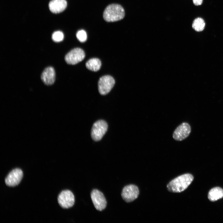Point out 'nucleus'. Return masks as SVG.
<instances>
[{
  "label": "nucleus",
  "mask_w": 223,
  "mask_h": 223,
  "mask_svg": "<svg viewBox=\"0 0 223 223\" xmlns=\"http://www.w3.org/2000/svg\"><path fill=\"white\" fill-rule=\"evenodd\" d=\"M193 180V176L189 173L180 176L170 181L167 185L168 191L179 193L186 190Z\"/></svg>",
  "instance_id": "1"
},
{
  "label": "nucleus",
  "mask_w": 223,
  "mask_h": 223,
  "mask_svg": "<svg viewBox=\"0 0 223 223\" xmlns=\"http://www.w3.org/2000/svg\"><path fill=\"white\" fill-rule=\"evenodd\" d=\"M125 15V10L120 5L112 4L108 5L103 14L104 19L108 22L118 21L122 19Z\"/></svg>",
  "instance_id": "2"
},
{
  "label": "nucleus",
  "mask_w": 223,
  "mask_h": 223,
  "mask_svg": "<svg viewBox=\"0 0 223 223\" xmlns=\"http://www.w3.org/2000/svg\"><path fill=\"white\" fill-rule=\"evenodd\" d=\"M107 123L104 120H100L96 122L93 125L91 132V136L95 141L100 140L106 133L107 129Z\"/></svg>",
  "instance_id": "3"
},
{
  "label": "nucleus",
  "mask_w": 223,
  "mask_h": 223,
  "mask_svg": "<svg viewBox=\"0 0 223 223\" xmlns=\"http://www.w3.org/2000/svg\"><path fill=\"white\" fill-rule=\"evenodd\" d=\"M115 84V80L110 75H105L101 77L98 83L99 93L102 95L107 94L111 90Z\"/></svg>",
  "instance_id": "4"
},
{
  "label": "nucleus",
  "mask_w": 223,
  "mask_h": 223,
  "mask_svg": "<svg viewBox=\"0 0 223 223\" xmlns=\"http://www.w3.org/2000/svg\"><path fill=\"white\" fill-rule=\"evenodd\" d=\"M85 56V52L82 49L76 48L72 50L66 55L65 60L68 64L74 65L82 61Z\"/></svg>",
  "instance_id": "5"
},
{
  "label": "nucleus",
  "mask_w": 223,
  "mask_h": 223,
  "mask_svg": "<svg viewBox=\"0 0 223 223\" xmlns=\"http://www.w3.org/2000/svg\"><path fill=\"white\" fill-rule=\"evenodd\" d=\"M58 201L59 205L63 208H69L72 207L74 204V196L71 191L64 190L59 195Z\"/></svg>",
  "instance_id": "6"
},
{
  "label": "nucleus",
  "mask_w": 223,
  "mask_h": 223,
  "mask_svg": "<svg viewBox=\"0 0 223 223\" xmlns=\"http://www.w3.org/2000/svg\"><path fill=\"white\" fill-rule=\"evenodd\" d=\"M191 132V128L189 124L186 122H183L175 130L173 137L176 141H181L187 138Z\"/></svg>",
  "instance_id": "7"
},
{
  "label": "nucleus",
  "mask_w": 223,
  "mask_h": 223,
  "mask_svg": "<svg viewBox=\"0 0 223 223\" xmlns=\"http://www.w3.org/2000/svg\"><path fill=\"white\" fill-rule=\"evenodd\" d=\"M91 197L96 209L102 211L106 207L107 202L102 192L97 189L93 190L91 193Z\"/></svg>",
  "instance_id": "8"
},
{
  "label": "nucleus",
  "mask_w": 223,
  "mask_h": 223,
  "mask_svg": "<svg viewBox=\"0 0 223 223\" xmlns=\"http://www.w3.org/2000/svg\"><path fill=\"white\" fill-rule=\"evenodd\" d=\"M139 194V191L138 187L133 185H129L123 188L121 196L126 202H130L137 198Z\"/></svg>",
  "instance_id": "9"
},
{
  "label": "nucleus",
  "mask_w": 223,
  "mask_h": 223,
  "mask_svg": "<svg viewBox=\"0 0 223 223\" xmlns=\"http://www.w3.org/2000/svg\"><path fill=\"white\" fill-rule=\"evenodd\" d=\"M23 177V172L21 169L19 168L13 169L6 178L5 183L9 186H15L20 183Z\"/></svg>",
  "instance_id": "10"
},
{
  "label": "nucleus",
  "mask_w": 223,
  "mask_h": 223,
  "mask_svg": "<svg viewBox=\"0 0 223 223\" xmlns=\"http://www.w3.org/2000/svg\"><path fill=\"white\" fill-rule=\"evenodd\" d=\"M55 73L54 68L51 67L46 68L42 72L41 79L46 85L53 84L55 80Z\"/></svg>",
  "instance_id": "11"
},
{
  "label": "nucleus",
  "mask_w": 223,
  "mask_h": 223,
  "mask_svg": "<svg viewBox=\"0 0 223 223\" xmlns=\"http://www.w3.org/2000/svg\"><path fill=\"white\" fill-rule=\"evenodd\" d=\"M67 6V2L66 0H52L49 4L50 10L55 13L63 11Z\"/></svg>",
  "instance_id": "12"
},
{
  "label": "nucleus",
  "mask_w": 223,
  "mask_h": 223,
  "mask_svg": "<svg viewBox=\"0 0 223 223\" xmlns=\"http://www.w3.org/2000/svg\"><path fill=\"white\" fill-rule=\"evenodd\" d=\"M208 197L212 201H216L223 197V190L219 187H215L209 192Z\"/></svg>",
  "instance_id": "13"
},
{
  "label": "nucleus",
  "mask_w": 223,
  "mask_h": 223,
  "mask_svg": "<svg viewBox=\"0 0 223 223\" xmlns=\"http://www.w3.org/2000/svg\"><path fill=\"white\" fill-rule=\"evenodd\" d=\"M85 66L89 70L96 72L100 69L101 66V63L99 59L93 58L90 59L86 62Z\"/></svg>",
  "instance_id": "14"
},
{
  "label": "nucleus",
  "mask_w": 223,
  "mask_h": 223,
  "mask_svg": "<svg viewBox=\"0 0 223 223\" xmlns=\"http://www.w3.org/2000/svg\"><path fill=\"white\" fill-rule=\"evenodd\" d=\"M205 24V22L203 19L197 18L193 21L192 27L196 31L201 32L204 29Z\"/></svg>",
  "instance_id": "15"
},
{
  "label": "nucleus",
  "mask_w": 223,
  "mask_h": 223,
  "mask_svg": "<svg viewBox=\"0 0 223 223\" xmlns=\"http://www.w3.org/2000/svg\"><path fill=\"white\" fill-rule=\"evenodd\" d=\"M63 33L60 31H57L54 32L52 34V38L53 40L56 42L62 41L63 39Z\"/></svg>",
  "instance_id": "16"
},
{
  "label": "nucleus",
  "mask_w": 223,
  "mask_h": 223,
  "mask_svg": "<svg viewBox=\"0 0 223 223\" xmlns=\"http://www.w3.org/2000/svg\"><path fill=\"white\" fill-rule=\"evenodd\" d=\"M76 37L78 40L82 42L86 41L87 38L86 33L83 30L78 31L77 33Z\"/></svg>",
  "instance_id": "17"
},
{
  "label": "nucleus",
  "mask_w": 223,
  "mask_h": 223,
  "mask_svg": "<svg viewBox=\"0 0 223 223\" xmlns=\"http://www.w3.org/2000/svg\"><path fill=\"white\" fill-rule=\"evenodd\" d=\"M203 0H193L194 4L196 6L200 5L203 2Z\"/></svg>",
  "instance_id": "18"
}]
</instances>
